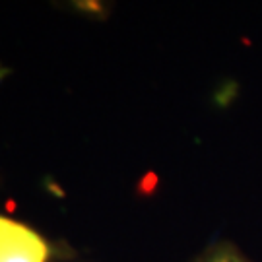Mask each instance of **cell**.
<instances>
[{"label": "cell", "mask_w": 262, "mask_h": 262, "mask_svg": "<svg viewBox=\"0 0 262 262\" xmlns=\"http://www.w3.org/2000/svg\"><path fill=\"white\" fill-rule=\"evenodd\" d=\"M49 245L28 225L0 215V262H47Z\"/></svg>", "instance_id": "1"}, {"label": "cell", "mask_w": 262, "mask_h": 262, "mask_svg": "<svg viewBox=\"0 0 262 262\" xmlns=\"http://www.w3.org/2000/svg\"><path fill=\"white\" fill-rule=\"evenodd\" d=\"M222 262H227V260H222Z\"/></svg>", "instance_id": "2"}]
</instances>
